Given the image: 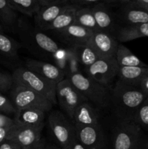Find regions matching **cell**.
Here are the masks:
<instances>
[{
    "instance_id": "30",
    "label": "cell",
    "mask_w": 148,
    "mask_h": 149,
    "mask_svg": "<svg viewBox=\"0 0 148 149\" xmlns=\"http://www.w3.org/2000/svg\"><path fill=\"white\" fill-rule=\"evenodd\" d=\"M16 109L12 104L10 99L0 93V113L5 114H15Z\"/></svg>"
},
{
    "instance_id": "10",
    "label": "cell",
    "mask_w": 148,
    "mask_h": 149,
    "mask_svg": "<svg viewBox=\"0 0 148 149\" xmlns=\"http://www.w3.org/2000/svg\"><path fill=\"white\" fill-rule=\"evenodd\" d=\"M74 126L77 140L85 149H107V139L100 124Z\"/></svg>"
},
{
    "instance_id": "12",
    "label": "cell",
    "mask_w": 148,
    "mask_h": 149,
    "mask_svg": "<svg viewBox=\"0 0 148 149\" xmlns=\"http://www.w3.org/2000/svg\"><path fill=\"white\" fill-rule=\"evenodd\" d=\"M88 43L100 58H115L119 43L113 34L101 31L93 32Z\"/></svg>"
},
{
    "instance_id": "46",
    "label": "cell",
    "mask_w": 148,
    "mask_h": 149,
    "mask_svg": "<svg viewBox=\"0 0 148 149\" xmlns=\"http://www.w3.org/2000/svg\"><path fill=\"white\" fill-rule=\"evenodd\" d=\"M115 1V0H107V1Z\"/></svg>"
},
{
    "instance_id": "40",
    "label": "cell",
    "mask_w": 148,
    "mask_h": 149,
    "mask_svg": "<svg viewBox=\"0 0 148 149\" xmlns=\"http://www.w3.org/2000/svg\"><path fill=\"white\" fill-rule=\"evenodd\" d=\"M135 3L140 5H147L148 4V0H134Z\"/></svg>"
},
{
    "instance_id": "42",
    "label": "cell",
    "mask_w": 148,
    "mask_h": 149,
    "mask_svg": "<svg viewBox=\"0 0 148 149\" xmlns=\"http://www.w3.org/2000/svg\"><path fill=\"white\" fill-rule=\"evenodd\" d=\"M119 1H122L123 3H130V2H133L134 0H119Z\"/></svg>"
},
{
    "instance_id": "44",
    "label": "cell",
    "mask_w": 148,
    "mask_h": 149,
    "mask_svg": "<svg viewBox=\"0 0 148 149\" xmlns=\"http://www.w3.org/2000/svg\"><path fill=\"white\" fill-rule=\"evenodd\" d=\"M145 149H148V142L145 145Z\"/></svg>"
},
{
    "instance_id": "43",
    "label": "cell",
    "mask_w": 148,
    "mask_h": 149,
    "mask_svg": "<svg viewBox=\"0 0 148 149\" xmlns=\"http://www.w3.org/2000/svg\"><path fill=\"white\" fill-rule=\"evenodd\" d=\"M133 2H134V1H133ZM138 5H139V6H140V7H143V8L145 9V10H146L148 12V4H147V5H140V4H138Z\"/></svg>"
},
{
    "instance_id": "32",
    "label": "cell",
    "mask_w": 148,
    "mask_h": 149,
    "mask_svg": "<svg viewBox=\"0 0 148 149\" xmlns=\"http://www.w3.org/2000/svg\"><path fill=\"white\" fill-rule=\"evenodd\" d=\"M0 149H23V148L15 141L6 140L0 143Z\"/></svg>"
},
{
    "instance_id": "8",
    "label": "cell",
    "mask_w": 148,
    "mask_h": 149,
    "mask_svg": "<svg viewBox=\"0 0 148 149\" xmlns=\"http://www.w3.org/2000/svg\"><path fill=\"white\" fill-rule=\"evenodd\" d=\"M56 97L58 104L71 122L78 106L88 101L67 78L57 84Z\"/></svg>"
},
{
    "instance_id": "23",
    "label": "cell",
    "mask_w": 148,
    "mask_h": 149,
    "mask_svg": "<svg viewBox=\"0 0 148 149\" xmlns=\"http://www.w3.org/2000/svg\"><path fill=\"white\" fill-rule=\"evenodd\" d=\"M75 52L78 63L84 68H88L100 58L94 48L87 42L71 47Z\"/></svg>"
},
{
    "instance_id": "38",
    "label": "cell",
    "mask_w": 148,
    "mask_h": 149,
    "mask_svg": "<svg viewBox=\"0 0 148 149\" xmlns=\"http://www.w3.org/2000/svg\"><path fill=\"white\" fill-rule=\"evenodd\" d=\"M139 87H140L142 90H143L144 91L148 93V77H146L145 79H144L141 81Z\"/></svg>"
},
{
    "instance_id": "41",
    "label": "cell",
    "mask_w": 148,
    "mask_h": 149,
    "mask_svg": "<svg viewBox=\"0 0 148 149\" xmlns=\"http://www.w3.org/2000/svg\"><path fill=\"white\" fill-rule=\"evenodd\" d=\"M46 149H61V148H59V147L57 146L49 145V144H47Z\"/></svg>"
},
{
    "instance_id": "20",
    "label": "cell",
    "mask_w": 148,
    "mask_h": 149,
    "mask_svg": "<svg viewBox=\"0 0 148 149\" xmlns=\"http://www.w3.org/2000/svg\"><path fill=\"white\" fill-rule=\"evenodd\" d=\"M121 18L128 25L147 23L148 12L133 1L129 3L122 10Z\"/></svg>"
},
{
    "instance_id": "19",
    "label": "cell",
    "mask_w": 148,
    "mask_h": 149,
    "mask_svg": "<svg viewBox=\"0 0 148 149\" xmlns=\"http://www.w3.org/2000/svg\"><path fill=\"white\" fill-rule=\"evenodd\" d=\"M148 77V67L119 66L118 79L127 84L139 86L141 81Z\"/></svg>"
},
{
    "instance_id": "2",
    "label": "cell",
    "mask_w": 148,
    "mask_h": 149,
    "mask_svg": "<svg viewBox=\"0 0 148 149\" xmlns=\"http://www.w3.org/2000/svg\"><path fill=\"white\" fill-rule=\"evenodd\" d=\"M73 84L78 91L100 109L110 107L112 98V90L109 86L104 85L81 72L67 76Z\"/></svg>"
},
{
    "instance_id": "4",
    "label": "cell",
    "mask_w": 148,
    "mask_h": 149,
    "mask_svg": "<svg viewBox=\"0 0 148 149\" xmlns=\"http://www.w3.org/2000/svg\"><path fill=\"white\" fill-rule=\"evenodd\" d=\"M14 84H20L36 92L54 105L57 103L56 97L57 84L46 79L26 67L16 68L12 74Z\"/></svg>"
},
{
    "instance_id": "15",
    "label": "cell",
    "mask_w": 148,
    "mask_h": 149,
    "mask_svg": "<svg viewBox=\"0 0 148 149\" xmlns=\"http://www.w3.org/2000/svg\"><path fill=\"white\" fill-rule=\"evenodd\" d=\"M56 33L69 47H73L80 44L87 43L93 31L76 23H73L66 29Z\"/></svg>"
},
{
    "instance_id": "27",
    "label": "cell",
    "mask_w": 148,
    "mask_h": 149,
    "mask_svg": "<svg viewBox=\"0 0 148 149\" xmlns=\"http://www.w3.org/2000/svg\"><path fill=\"white\" fill-rule=\"evenodd\" d=\"M74 23L83 26L93 32L99 31L92 10L89 7H78L75 13Z\"/></svg>"
},
{
    "instance_id": "26",
    "label": "cell",
    "mask_w": 148,
    "mask_h": 149,
    "mask_svg": "<svg viewBox=\"0 0 148 149\" xmlns=\"http://www.w3.org/2000/svg\"><path fill=\"white\" fill-rule=\"evenodd\" d=\"M115 59L120 67L123 66H139L148 67L147 64L133 55L130 49L122 44H119L116 52Z\"/></svg>"
},
{
    "instance_id": "5",
    "label": "cell",
    "mask_w": 148,
    "mask_h": 149,
    "mask_svg": "<svg viewBox=\"0 0 148 149\" xmlns=\"http://www.w3.org/2000/svg\"><path fill=\"white\" fill-rule=\"evenodd\" d=\"M142 128L133 121H118L112 135L113 149H141Z\"/></svg>"
},
{
    "instance_id": "31",
    "label": "cell",
    "mask_w": 148,
    "mask_h": 149,
    "mask_svg": "<svg viewBox=\"0 0 148 149\" xmlns=\"http://www.w3.org/2000/svg\"><path fill=\"white\" fill-rule=\"evenodd\" d=\"M14 85L12 76L7 73L0 72V93L9 91Z\"/></svg>"
},
{
    "instance_id": "24",
    "label": "cell",
    "mask_w": 148,
    "mask_h": 149,
    "mask_svg": "<svg viewBox=\"0 0 148 149\" xmlns=\"http://www.w3.org/2000/svg\"><path fill=\"white\" fill-rule=\"evenodd\" d=\"M0 25V55L9 59H17L20 46L17 42L4 32Z\"/></svg>"
},
{
    "instance_id": "14",
    "label": "cell",
    "mask_w": 148,
    "mask_h": 149,
    "mask_svg": "<svg viewBox=\"0 0 148 149\" xmlns=\"http://www.w3.org/2000/svg\"><path fill=\"white\" fill-rule=\"evenodd\" d=\"M100 109L89 101L80 105L75 111L72 122L74 125H94L100 124Z\"/></svg>"
},
{
    "instance_id": "45",
    "label": "cell",
    "mask_w": 148,
    "mask_h": 149,
    "mask_svg": "<svg viewBox=\"0 0 148 149\" xmlns=\"http://www.w3.org/2000/svg\"><path fill=\"white\" fill-rule=\"evenodd\" d=\"M61 149H72V148H71V146H68V147H65V148H61Z\"/></svg>"
},
{
    "instance_id": "34",
    "label": "cell",
    "mask_w": 148,
    "mask_h": 149,
    "mask_svg": "<svg viewBox=\"0 0 148 149\" xmlns=\"http://www.w3.org/2000/svg\"><path fill=\"white\" fill-rule=\"evenodd\" d=\"M41 7L49 5H55V4H68L69 0H38Z\"/></svg>"
},
{
    "instance_id": "22",
    "label": "cell",
    "mask_w": 148,
    "mask_h": 149,
    "mask_svg": "<svg viewBox=\"0 0 148 149\" xmlns=\"http://www.w3.org/2000/svg\"><path fill=\"white\" fill-rule=\"evenodd\" d=\"M148 36V23L136 25H128L117 31L115 39L120 42H129Z\"/></svg>"
},
{
    "instance_id": "13",
    "label": "cell",
    "mask_w": 148,
    "mask_h": 149,
    "mask_svg": "<svg viewBox=\"0 0 148 149\" xmlns=\"http://www.w3.org/2000/svg\"><path fill=\"white\" fill-rule=\"evenodd\" d=\"M26 68L57 84L65 78V74L55 64L34 59H27Z\"/></svg>"
},
{
    "instance_id": "21",
    "label": "cell",
    "mask_w": 148,
    "mask_h": 149,
    "mask_svg": "<svg viewBox=\"0 0 148 149\" xmlns=\"http://www.w3.org/2000/svg\"><path fill=\"white\" fill-rule=\"evenodd\" d=\"M78 7V6L70 4V5L63 12H62L44 31H51L57 33L72 25L75 23V13Z\"/></svg>"
},
{
    "instance_id": "35",
    "label": "cell",
    "mask_w": 148,
    "mask_h": 149,
    "mask_svg": "<svg viewBox=\"0 0 148 149\" xmlns=\"http://www.w3.org/2000/svg\"><path fill=\"white\" fill-rule=\"evenodd\" d=\"M14 124V120L5 114L0 113V127H10Z\"/></svg>"
},
{
    "instance_id": "9",
    "label": "cell",
    "mask_w": 148,
    "mask_h": 149,
    "mask_svg": "<svg viewBox=\"0 0 148 149\" xmlns=\"http://www.w3.org/2000/svg\"><path fill=\"white\" fill-rule=\"evenodd\" d=\"M119 65L115 58H100L85 68L87 77L104 85L109 86L118 75Z\"/></svg>"
},
{
    "instance_id": "33",
    "label": "cell",
    "mask_w": 148,
    "mask_h": 149,
    "mask_svg": "<svg viewBox=\"0 0 148 149\" xmlns=\"http://www.w3.org/2000/svg\"><path fill=\"white\" fill-rule=\"evenodd\" d=\"M102 1H107V0H69V2L74 5L78 6V7H80L81 5H86V4H97Z\"/></svg>"
},
{
    "instance_id": "6",
    "label": "cell",
    "mask_w": 148,
    "mask_h": 149,
    "mask_svg": "<svg viewBox=\"0 0 148 149\" xmlns=\"http://www.w3.org/2000/svg\"><path fill=\"white\" fill-rule=\"evenodd\" d=\"M48 125L51 135L59 148L71 146L76 138L73 123L59 111H53L49 114Z\"/></svg>"
},
{
    "instance_id": "17",
    "label": "cell",
    "mask_w": 148,
    "mask_h": 149,
    "mask_svg": "<svg viewBox=\"0 0 148 149\" xmlns=\"http://www.w3.org/2000/svg\"><path fill=\"white\" fill-rule=\"evenodd\" d=\"M46 112L36 109H21L16 110L14 123L22 126H39L44 124Z\"/></svg>"
},
{
    "instance_id": "37",
    "label": "cell",
    "mask_w": 148,
    "mask_h": 149,
    "mask_svg": "<svg viewBox=\"0 0 148 149\" xmlns=\"http://www.w3.org/2000/svg\"><path fill=\"white\" fill-rule=\"evenodd\" d=\"M46 146H47V143H46V141L43 138L40 140L39 141H38L36 143L33 144L31 146L27 147V148H23V149H46Z\"/></svg>"
},
{
    "instance_id": "18",
    "label": "cell",
    "mask_w": 148,
    "mask_h": 149,
    "mask_svg": "<svg viewBox=\"0 0 148 149\" xmlns=\"http://www.w3.org/2000/svg\"><path fill=\"white\" fill-rule=\"evenodd\" d=\"M99 31L112 34L115 29V23L110 10L102 4L99 3L91 7Z\"/></svg>"
},
{
    "instance_id": "39",
    "label": "cell",
    "mask_w": 148,
    "mask_h": 149,
    "mask_svg": "<svg viewBox=\"0 0 148 149\" xmlns=\"http://www.w3.org/2000/svg\"><path fill=\"white\" fill-rule=\"evenodd\" d=\"M71 148L72 149H85V148L80 143L79 141L77 140V138H75L73 142L71 143Z\"/></svg>"
},
{
    "instance_id": "7",
    "label": "cell",
    "mask_w": 148,
    "mask_h": 149,
    "mask_svg": "<svg viewBox=\"0 0 148 149\" xmlns=\"http://www.w3.org/2000/svg\"><path fill=\"white\" fill-rule=\"evenodd\" d=\"M10 91V100L16 110L29 108L47 112L53 107L49 100L23 85L14 84Z\"/></svg>"
},
{
    "instance_id": "29",
    "label": "cell",
    "mask_w": 148,
    "mask_h": 149,
    "mask_svg": "<svg viewBox=\"0 0 148 149\" xmlns=\"http://www.w3.org/2000/svg\"><path fill=\"white\" fill-rule=\"evenodd\" d=\"M133 121L141 128L148 130V97L139 108Z\"/></svg>"
},
{
    "instance_id": "11",
    "label": "cell",
    "mask_w": 148,
    "mask_h": 149,
    "mask_svg": "<svg viewBox=\"0 0 148 149\" xmlns=\"http://www.w3.org/2000/svg\"><path fill=\"white\" fill-rule=\"evenodd\" d=\"M44 124L39 126H22L14 125L10 128L7 140L15 141L23 148L31 146L41 139L42 130Z\"/></svg>"
},
{
    "instance_id": "1",
    "label": "cell",
    "mask_w": 148,
    "mask_h": 149,
    "mask_svg": "<svg viewBox=\"0 0 148 149\" xmlns=\"http://www.w3.org/2000/svg\"><path fill=\"white\" fill-rule=\"evenodd\" d=\"M148 97L139 86L130 85L118 80L112 90L110 107L119 121H133L136 111Z\"/></svg>"
},
{
    "instance_id": "16",
    "label": "cell",
    "mask_w": 148,
    "mask_h": 149,
    "mask_svg": "<svg viewBox=\"0 0 148 149\" xmlns=\"http://www.w3.org/2000/svg\"><path fill=\"white\" fill-rule=\"evenodd\" d=\"M70 4L68 3L41 7L33 16L36 27L44 31L46 28Z\"/></svg>"
},
{
    "instance_id": "28",
    "label": "cell",
    "mask_w": 148,
    "mask_h": 149,
    "mask_svg": "<svg viewBox=\"0 0 148 149\" xmlns=\"http://www.w3.org/2000/svg\"><path fill=\"white\" fill-rule=\"evenodd\" d=\"M7 1L13 10L29 17H33L41 7L38 0H7Z\"/></svg>"
},
{
    "instance_id": "25",
    "label": "cell",
    "mask_w": 148,
    "mask_h": 149,
    "mask_svg": "<svg viewBox=\"0 0 148 149\" xmlns=\"http://www.w3.org/2000/svg\"><path fill=\"white\" fill-rule=\"evenodd\" d=\"M18 15L9 4L7 0H0V25L3 28L14 29L17 27Z\"/></svg>"
},
{
    "instance_id": "36",
    "label": "cell",
    "mask_w": 148,
    "mask_h": 149,
    "mask_svg": "<svg viewBox=\"0 0 148 149\" xmlns=\"http://www.w3.org/2000/svg\"><path fill=\"white\" fill-rule=\"evenodd\" d=\"M12 126L5 127H0V143H1L4 142V141H6L7 139V137H8L9 132H10V128H11Z\"/></svg>"
},
{
    "instance_id": "3",
    "label": "cell",
    "mask_w": 148,
    "mask_h": 149,
    "mask_svg": "<svg viewBox=\"0 0 148 149\" xmlns=\"http://www.w3.org/2000/svg\"><path fill=\"white\" fill-rule=\"evenodd\" d=\"M17 28L22 40L33 52L53 58L55 53L60 49L53 39L39 28L32 27L20 20H18Z\"/></svg>"
}]
</instances>
